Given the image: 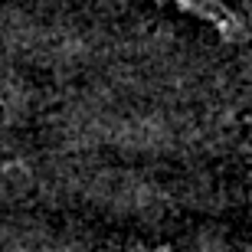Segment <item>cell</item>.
I'll use <instances>...</instances> for the list:
<instances>
[{
  "instance_id": "1",
  "label": "cell",
  "mask_w": 252,
  "mask_h": 252,
  "mask_svg": "<svg viewBox=\"0 0 252 252\" xmlns=\"http://www.w3.org/2000/svg\"><path fill=\"white\" fill-rule=\"evenodd\" d=\"M177 3H180V7H190V10H196L200 17H210V20H216V23H223V20L229 17V13H226V10L220 7L216 0H177Z\"/></svg>"
}]
</instances>
